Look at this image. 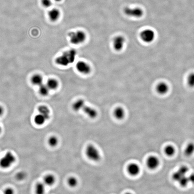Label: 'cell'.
Instances as JSON below:
<instances>
[{
  "mask_svg": "<svg viewBox=\"0 0 194 194\" xmlns=\"http://www.w3.org/2000/svg\"><path fill=\"white\" fill-rule=\"evenodd\" d=\"M76 52L73 49L66 51L55 59V63L58 65L66 66L73 63L75 60Z\"/></svg>",
  "mask_w": 194,
  "mask_h": 194,
  "instance_id": "obj_1",
  "label": "cell"
},
{
  "mask_svg": "<svg viewBox=\"0 0 194 194\" xmlns=\"http://www.w3.org/2000/svg\"><path fill=\"white\" fill-rule=\"evenodd\" d=\"M68 37L71 44L78 45L83 43L86 39V34L84 31L78 30L69 33Z\"/></svg>",
  "mask_w": 194,
  "mask_h": 194,
  "instance_id": "obj_2",
  "label": "cell"
},
{
  "mask_svg": "<svg viewBox=\"0 0 194 194\" xmlns=\"http://www.w3.org/2000/svg\"><path fill=\"white\" fill-rule=\"evenodd\" d=\"M87 157L90 160L95 162L99 161L101 159L100 154L99 151L92 144H89L85 149Z\"/></svg>",
  "mask_w": 194,
  "mask_h": 194,
  "instance_id": "obj_3",
  "label": "cell"
},
{
  "mask_svg": "<svg viewBox=\"0 0 194 194\" xmlns=\"http://www.w3.org/2000/svg\"><path fill=\"white\" fill-rule=\"evenodd\" d=\"M16 158L14 155L10 152H7L0 160V167L3 169H7L15 163Z\"/></svg>",
  "mask_w": 194,
  "mask_h": 194,
  "instance_id": "obj_4",
  "label": "cell"
},
{
  "mask_svg": "<svg viewBox=\"0 0 194 194\" xmlns=\"http://www.w3.org/2000/svg\"><path fill=\"white\" fill-rule=\"evenodd\" d=\"M124 12L126 16L135 18H141L144 15L143 10L139 7H126L124 8Z\"/></svg>",
  "mask_w": 194,
  "mask_h": 194,
  "instance_id": "obj_5",
  "label": "cell"
},
{
  "mask_svg": "<svg viewBox=\"0 0 194 194\" xmlns=\"http://www.w3.org/2000/svg\"><path fill=\"white\" fill-rule=\"evenodd\" d=\"M155 33L153 30L146 29L142 31L140 34V37L144 42L150 43L153 42L155 38Z\"/></svg>",
  "mask_w": 194,
  "mask_h": 194,
  "instance_id": "obj_6",
  "label": "cell"
},
{
  "mask_svg": "<svg viewBox=\"0 0 194 194\" xmlns=\"http://www.w3.org/2000/svg\"><path fill=\"white\" fill-rule=\"evenodd\" d=\"M76 68L78 71L84 75L90 74L91 70L90 66L86 62L83 61H80L76 63Z\"/></svg>",
  "mask_w": 194,
  "mask_h": 194,
  "instance_id": "obj_7",
  "label": "cell"
},
{
  "mask_svg": "<svg viewBox=\"0 0 194 194\" xmlns=\"http://www.w3.org/2000/svg\"><path fill=\"white\" fill-rule=\"evenodd\" d=\"M126 39L123 36L118 35L115 37L113 40V44L115 50L120 51L124 48L126 43Z\"/></svg>",
  "mask_w": 194,
  "mask_h": 194,
  "instance_id": "obj_8",
  "label": "cell"
},
{
  "mask_svg": "<svg viewBox=\"0 0 194 194\" xmlns=\"http://www.w3.org/2000/svg\"><path fill=\"white\" fill-rule=\"evenodd\" d=\"M159 164V159L155 156H150L147 160V165L149 169L153 170L158 167Z\"/></svg>",
  "mask_w": 194,
  "mask_h": 194,
  "instance_id": "obj_9",
  "label": "cell"
},
{
  "mask_svg": "<svg viewBox=\"0 0 194 194\" xmlns=\"http://www.w3.org/2000/svg\"><path fill=\"white\" fill-rule=\"evenodd\" d=\"M48 18L51 21L55 22L58 20L60 16V11L57 8H52L48 12Z\"/></svg>",
  "mask_w": 194,
  "mask_h": 194,
  "instance_id": "obj_10",
  "label": "cell"
},
{
  "mask_svg": "<svg viewBox=\"0 0 194 194\" xmlns=\"http://www.w3.org/2000/svg\"><path fill=\"white\" fill-rule=\"evenodd\" d=\"M82 110L90 118H95L98 116V112L96 110L90 106H85Z\"/></svg>",
  "mask_w": 194,
  "mask_h": 194,
  "instance_id": "obj_11",
  "label": "cell"
},
{
  "mask_svg": "<svg viewBox=\"0 0 194 194\" xmlns=\"http://www.w3.org/2000/svg\"><path fill=\"white\" fill-rule=\"evenodd\" d=\"M156 90L158 93L162 95H165L168 92L169 87L168 84L166 83L161 82L158 84Z\"/></svg>",
  "mask_w": 194,
  "mask_h": 194,
  "instance_id": "obj_12",
  "label": "cell"
},
{
  "mask_svg": "<svg viewBox=\"0 0 194 194\" xmlns=\"http://www.w3.org/2000/svg\"><path fill=\"white\" fill-rule=\"evenodd\" d=\"M129 173L132 176L138 175L140 172V167L138 165L135 163H132L127 167Z\"/></svg>",
  "mask_w": 194,
  "mask_h": 194,
  "instance_id": "obj_13",
  "label": "cell"
},
{
  "mask_svg": "<svg viewBox=\"0 0 194 194\" xmlns=\"http://www.w3.org/2000/svg\"><path fill=\"white\" fill-rule=\"evenodd\" d=\"M39 113L45 117L47 120L50 117V110L49 108L45 105H41L39 106L38 109Z\"/></svg>",
  "mask_w": 194,
  "mask_h": 194,
  "instance_id": "obj_14",
  "label": "cell"
},
{
  "mask_svg": "<svg viewBox=\"0 0 194 194\" xmlns=\"http://www.w3.org/2000/svg\"><path fill=\"white\" fill-rule=\"evenodd\" d=\"M85 106V102L84 100L80 99L78 100L73 103L72 109L75 112H78L82 110L83 108Z\"/></svg>",
  "mask_w": 194,
  "mask_h": 194,
  "instance_id": "obj_15",
  "label": "cell"
},
{
  "mask_svg": "<svg viewBox=\"0 0 194 194\" xmlns=\"http://www.w3.org/2000/svg\"><path fill=\"white\" fill-rule=\"evenodd\" d=\"M56 179L52 174H48L46 175L44 178L43 183L45 185L50 186L54 184Z\"/></svg>",
  "mask_w": 194,
  "mask_h": 194,
  "instance_id": "obj_16",
  "label": "cell"
},
{
  "mask_svg": "<svg viewBox=\"0 0 194 194\" xmlns=\"http://www.w3.org/2000/svg\"><path fill=\"white\" fill-rule=\"evenodd\" d=\"M184 153L185 156L190 157L194 153V143L189 142L185 146L184 149Z\"/></svg>",
  "mask_w": 194,
  "mask_h": 194,
  "instance_id": "obj_17",
  "label": "cell"
},
{
  "mask_svg": "<svg viewBox=\"0 0 194 194\" xmlns=\"http://www.w3.org/2000/svg\"><path fill=\"white\" fill-rule=\"evenodd\" d=\"M114 115L116 118L118 120H121L124 117L125 112L122 108L118 107L115 109Z\"/></svg>",
  "mask_w": 194,
  "mask_h": 194,
  "instance_id": "obj_18",
  "label": "cell"
},
{
  "mask_svg": "<svg viewBox=\"0 0 194 194\" xmlns=\"http://www.w3.org/2000/svg\"><path fill=\"white\" fill-rule=\"evenodd\" d=\"M31 82L34 85L40 86L43 84V77L39 74H34L31 77Z\"/></svg>",
  "mask_w": 194,
  "mask_h": 194,
  "instance_id": "obj_19",
  "label": "cell"
},
{
  "mask_svg": "<svg viewBox=\"0 0 194 194\" xmlns=\"http://www.w3.org/2000/svg\"><path fill=\"white\" fill-rule=\"evenodd\" d=\"M47 85L50 90H55L59 86V82L54 78L49 79L47 81Z\"/></svg>",
  "mask_w": 194,
  "mask_h": 194,
  "instance_id": "obj_20",
  "label": "cell"
},
{
  "mask_svg": "<svg viewBox=\"0 0 194 194\" xmlns=\"http://www.w3.org/2000/svg\"><path fill=\"white\" fill-rule=\"evenodd\" d=\"M34 120L35 123L38 126L43 125L47 120L44 116L39 113L35 116Z\"/></svg>",
  "mask_w": 194,
  "mask_h": 194,
  "instance_id": "obj_21",
  "label": "cell"
},
{
  "mask_svg": "<svg viewBox=\"0 0 194 194\" xmlns=\"http://www.w3.org/2000/svg\"><path fill=\"white\" fill-rule=\"evenodd\" d=\"M39 86V92L41 95L43 96H46L48 95L50 89L47 84L45 85V84H42Z\"/></svg>",
  "mask_w": 194,
  "mask_h": 194,
  "instance_id": "obj_22",
  "label": "cell"
},
{
  "mask_svg": "<svg viewBox=\"0 0 194 194\" xmlns=\"http://www.w3.org/2000/svg\"><path fill=\"white\" fill-rule=\"evenodd\" d=\"M164 152L165 154L167 156H173L175 153V149L173 146L169 145L165 147Z\"/></svg>",
  "mask_w": 194,
  "mask_h": 194,
  "instance_id": "obj_23",
  "label": "cell"
},
{
  "mask_svg": "<svg viewBox=\"0 0 194 194\" xmlns=\"http://www.w3.org/2000/svg\"><path fill=\"white\" fill-rule=\"evenodd\" d=\"M35 191L37 194H43L45 191V184L43 182L37 183L36 186Z\"/></svg>",
  "mask_w": 194,
  "mask_h": 194,
  "instance_id": "obj_24",
  "label": "cell"
},
{
  "mask_svg": "<svg viewBox=\"0 0 194 194\" xmlns=\"http://www.w3.org/2000/svg\"><path fill=\"white\" fill-rule=\"evenodd\" d=\"M187 84L191 88L194 87V72L190 73L187 77Z\"/></svg>",
  "mask_w": 194,
  "mask_h": 194,
  "instance_id": "obj_25",
  "label": "cell"
},
{
  "mask_svg": "<svg viewBox=\"0 0 194 194\" xmlns=\"http://www.w3.org/2000/svg\"><path fill=\"white\" fill-rule=\"evenodd\" d=\"M48 145L52 147H55L58 144V138L54 136L50 137L48 140Z\"/></svg>",
  "mask_w": 194,
  "mask_h": 194,
  "instance_id": "obj_26",
  "label": "cell"
},
{
  "mask_svg": "<svg viewBox=\"0 0 194 194\" xmlns=\"http://www.w3.org/2000/svg\"><path fill=\"white\" fill-rule=\"evenodd\" d=\"M67 183L69 186L71 187H74L77 185L78 180L76 177H70L67 180Z\"/></svg>",
  "mask_w": 194,
  "mask_h": 194,
  "instance_id": "obj_27",
  "label": "cell"
},
{
  "mask_svg": "<svg viewBox=\"0 0 194 194\" xmlns=\"http://www.w3.org/2000/svg\"><path fill=\"white\" fill-rule=\"evenodd\" d=\"M178 182L179 185L183 187H185L187 186L188 184L189 183L188 177H187L186 175L183 177L181 179L178 181Z\"/></svg>",
  "mask_w": 194,
  "mask_h": 194,
  "instance_id": "obj_28",
  "label": "cell"
},
{
  "mask_svg": "<svg viewBox=\"0 0 194 194\" xmlns=\"http://www.w3.org/2000/svg\"><path fill=\"white\" fill-rule=\"evenodd\" d=\"M185 175H183L179 172L177 171L173 173L172 175L173 179L174 181L178 182Z\"/></svg>",
  "mask_w": 194,
  "mask_h": 194,
  "instance_id": "obj_29",
  "label": "cell"
},
{
  "mask_svg": "<svg viewBox=\"0 0 194 194\" xmlns=\"http://www.w3.org/2000/svg\"><path fill=\"white\" fill-rule=\"evenodd\" d=\"M189 169L186 166L183 165L181 166L178 171L181 173V174L183 175H186L189 171Z\"/></svg>",
  "mask_w": 194,
  "mask_h": 194,
  "instance_id": "obj_30",
  "label": "cell"
},
{
  "mask_svg": "<svg viewBox=\"0 0 194 194\" xmlns=\"http://www.w3.org/2000/svg\"><path fill=\"white\" fill-rule=\"evenodd\" d=\"M26 177L25 173L23 171H20L16 175V179L19 181H22Z\"/></svg>",
  "mask_w": 194,
  "mask_h": 194,
  "instance_id": "obj_31",
  "label": "cell"
},
{
  "mask_svg": "<svg viewBox=\"0 0 194 194\" xmlns=\"http://www.w3.org/2000/svg\"><path fill=\"white\" fill-rule=\"evenodd\" d=\"M41 2L43 6L46 8H49L52 5L51 0H41Z\"/></svg>",
  "mask_w": 194,
  "mask_h": 194,
  "instance_id": "obj_32",
  "label": "cell"
},
{
  "mask_svg": "<svg viewBox=\"0 0 194 194\" xmlns=\"http://www.w3.org/2000/svg\"><path fill=\"white\" fill-rule=\"evenodd\" d=\"M189 183L194 184V173H193L189 175L188 177Z\"/></svg>",
  "mask_w": 194,
  "mask_h": 194,
  "instance_id": "obj_33",
  "label": "cell"
},
{
  "mask_svg": "<svg viewBox=\"0 0 194 194\" xmlns=\"http://www.w3.org/2000/svg\"><path fill=\"white\" fill-rule=\"evenodd\" d=\"M14 193L13 190L11 188H8L4 191V193L6 194H12Z\"/></svg>",
  "mask_w": 194,
  "mask_h": 194,
  "instance_id": "obj_34",
  "label": "cell"
},
{
  "mask_svg": "<svg viewBox=\"0 0 194 194\" xmlns=\"http://www.w3.org/2000/svg\"><path fill=\"white\" fill-rule=\"evenodd\" d=\"M4 112V110L3 108L2 107L0 106V116H2V115L3 114Z\"/></svg>",
  "mask_w": 194,
  "mask_h": 194,
  "instance_id": "obj_35",
  "label": "cell"
},
{
  "mask_svg": "<svg viewBox=\"0 0 194 194\" xmlns=\"http://www.w3.org/2000/svg\"><path fill=\"white\" fill-rule=\"evenodd\" d=\"M54 1L56 2H60V1H61L62 0H54Z\"/></svg>",
  "mask_w": 194,
  "mask_h": 194,
  "instance_id": "obj_36",
  "label": "cell"
},
{
  "mask_svg": "<svg viewBox=\"0 0 194 194\" xmlns=\"http://www.w3.org/2000/svg\"><path fill=\"white\" fill-rule=\"evenodd\" d=\"M1 132H2V128H1V127L0 126V134H1Z\"/></svg>",
  "mask_w": 194,
  "mask_h": 194,
  "instance_id": "obj_37",
  "label": "cell"
}]
</instances>
